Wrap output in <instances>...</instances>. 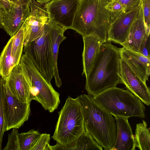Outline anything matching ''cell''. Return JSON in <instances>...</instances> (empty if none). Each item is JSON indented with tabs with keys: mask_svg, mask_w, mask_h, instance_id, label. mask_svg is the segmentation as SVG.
Listing matches in <instances>:
<instances>
[{
	"mask_svg": "<svg viewBox=\"0 0 150 150\" xmlns=\"http://www.w3.org/2000/svg\"><path fill=\"white\" fill-rule=\"evenodd\" d=\"M120 49L110 41L101 44L86 77L85 89L88 94L95 96L121 83Z\"/></svg>",
	"mask_w": 150,
	"mask_h": 150,
	"instance_id": "6da1fadb",
	"label": "cell"
},
{
	"mask_svg": "<svg viewBox=\"0 0 150 150\" xmlns=\"http://www.w3.org/2000/svg\"><path fill=\"white\" fill-rule=\"evenodd\" d=\"M82 106L84 130L105 150H112L117 137L115 120L112 115L89 94L77 96Z\"/></svg>",
	"mask_w": 150,
	"mask_h": 150,
	"instance_id": "7a4b0ae2",
	"label": "cell"
},
{
	"mask_svg": "<svg viewBox=\"0 0 150 150\" xmlns=\"http://www.w3.org/2000/svg\"><path fill=\"white\" fill-rule=\"evenodd\" d=\"M108 0H80L71 29L82 37L93 35L107 41L111 15L105 6Z\"/></svg>",
	"mask_w": 150,
	"mask_h": 150,
	"instance_id": "3957f363",
	"label": "cell"
},
{
	"mask_svg": "<svg viewBox=\"0 0 150 150\" xmlns=\"http://www.w3.org/2000/svg\"><path fill=\"white\" fill-rule=\"evenodd\" d=\"M93 97L114 117L128 118L133 117L141 118L146 117V108L144 103L128 90L116 86L112 87Z\"/></svg>",
	"mask_w": 150,
	"mask_h": 150,
	"instance_id": "277c9868",
	"label": "cell"
},
{
	"mask_svg": "<svg viewBox=\"0 0 150 150\" xmlns=\"http://www.w3.org/2000/svg\"><path fill=\"white\" fill-rule=\"evenodd\" d=\"M83 115L82 106L77 97L69 96L59 112L55 129L52 138L63 145L76 140L84 130Z\"/></svg>",
	"mask_w": 150,
	"mask_h": 150,
	"instance_id": "5b68a950",
	"label": "cell"
},
{
	"mask_svg": "<svg viewBox=\"0 0 150 150\" xmlns=\"http://www.w3.org/2000/svg\"><path fill=\"white\" fill-rule=\"evenodd\" d=\"M23 47L24 54L44 79L51 82L54 76V64L47 23L42 35Z\"/></svg>",
	"mask_w": 150,
	"mask_h": 150,
	"instance_id": "8992f818",
	"label": "cell"
},
{
	"mask_svg": "<svg viewBox=\"0 0 150 150\" xmlns=\"http://www.w3.org/2000/svg\"><path fill=\"white\" fill-rule=\"evenodd\" d=\"M19 62L24 75L31 82V86L35 87L38 91L35 100L45 110L53 112L60 103L59 93L54 89L51 82L42 76L26 55H22Z\"/></svg>",
	"mask_w": 150,
	"mask_h": 150,
	"instance_id": "52a82bcc",
	"label": "cell"
},
{
	"mask_svg": "<svg viewBox=\"0 0 150 150\" xmlns=\"http://www.w3.org/2000/svg\"><path fill=\"white\" fill-rule=\"evenodd\" d=\"M4 107L6 131L19 129L27 121L30 113V102L21 101L14 97L3 81Z\"/></svg>",
	"mask_w": 150,
	"mask_h": 150,
	"instance_id": "ba28073f",
	"label": "cell"
},
{
	"mask_svg": "<svg viewBox=\"0 0 150 150\" xmlns=\"http://www.w3.org/2000/svg\"><path fill=\"white\" fill-rule=\"evenodd\" d=\"M80 0H52L45 4L49 17L66 30L71 29Z\"/></svg>",
	"mask_w": 150,
	"mask_h": 150,
	"instance_id": "9c48e42d",
	"label": "cell"
},
{
	"mask_svg": "<svg viewBox=\"0 0 150 150\" xmlns=\"http://www.w3.org/2000/svg\"><path fill=\"white\" fill-rule=\"evenodd\" d=\"M30 12L23 25L24 46L38 38L43 33L49 17L45 8L35 0L31 1Z\"/></svg>",
	"mask_w": 150,
	"mask_h": 150,
	"instance_id": "30bf717a",
	"label": "cell"
},
{
	"mask_svg": "<svg viewBox=\"0 0 150 150\" xmlns=\"http://www.w3.org/2000/svg\"><path fill=\"white\" fill-rule=\"evenodd\" d=\"M141 3L136 7L122 13L111 21L108 34L107 41L121 45L125 42L131 27L137 18Z\"/></svg>",
	"mask_w": 150,
	"mask_h": 150,
	"instance_id": "8fae6325",
	"label": "cell"
},
{
	"mask_svg": "<svg viewBox=\"0 0 150 150\" xmlns=\"http://www.w3.org/2000/svg\"><path fill=\"white\" fill-rule=\"evenodd\" d=\"M120 78L121 83L137 97L146 105H150V89L121 58L120 62Z\"/></svg>",
	"mask_w": 150,
	"mask_h": 150,
	"instance_id": "7c38bea8",
	"label": "cell"
},
{
	"mask_svg": "<svg viewBox=\"0 0 150 150\" xmlns=\"http://www.w3.org/2000/svg\"><path fill=\"white\" fill-rule=\"evenodd\" d=\"M30 4H14L3 10V28L11 37L19 30L29 15Z\"/></svg>",
	"mask_w": 150,
	"mask_h": 150,
	"instance_id": "4fadbf2b",
	"label": "cell"
},
{
	"mask_svg": "<svg viewBox=\"0 0 150 150\" xmlns=\"http://www.w3.org/2000/svg\"><path fill=\"white\" fill-rule=\"evenodd\" d=\"M5 82L13 95L18 100L31 102V83L24 75L19 62L13 68Z\"/></svg>",
	"mask_w": 150,
	"mask_h": 150,
	"instance_id": "5bb4252c",
	"label": "cell"
},
{
	"mask_svg": "<svg viewBox=\"0 0 150 150\" xmlns=\"http://www.w3.org/2000/svg\"><path fill=\"white\" fill-rule=\"evenodd\" d=\"M121 58L145 83L150 75V58L123 47L120 48Z\"/></svg>",
	"mask_w": 150,
	"mask_h": 150,
	"instance_id": "9a60e30c",
	"label": "cell"
},
{
	"mask_svg": "<svg viewBox=\"0 0 150 150\" xmlns=\"http://www.w3.org/2000/svg\"><path fill=\"white\" fill-rule=\"evenodd\" d=\"M148 35L144 24L141 4L138 15L132 25L123 47L139 54L141 45Z\"/></svg>",
	"mask_w": 150,
	"mask_h": 150,
	"instance_id": "2e32d148",
	"label": "cell"
},
{
	"mask_svg": "<svg viewBox=\"0 0 150 150\" xmlns=\"http://www.w3.org/2000/svg\"><path fill=\"white\" fill-rule=\"evenodd\" d=\"M117 134L112 150H134L136 146L133 134L128 118L115 117Z\"/></svg>",
	"mask_w": 150,
	"mask_h": 150,
	"instance_id": "e0dca14e",
	"label": "cell"
},
{
	"mask_svg": "<svg viewBox=\"0 0 150 150\" xmlns=\"http://www.w3.org/2000/svg\"><path fill=\"white\" fill-rule=\"evenodd\" d=\"M47 27L51 40L52 52L54 64V76L56 86L60 87L62 81L59 77L57 66L59 47L61 43L66 39L64 35L66 30L49 18Z\"/></svg>",
	"mask_w": 150,
	"mask_h": 150,
	"instance_id": "ac0fdd59",
	"label": "cell"
},
{
	"mask_svg": "<svg viewBox=\"0 0 150 150\" xmlns=\"http://www.w3.org/2000/svg\"><path fill=\"white\" fill-rule=\"evenodd\" d=\"M83 49L82 53L83 71L82 75L88 76L101 44L103 43L93 35L82 37Z\"/></svg>",
	"mask_w": 150,
	"mask_h": 150,
	"instance_id": "d6986e66",
	"label": "cell"
},
{
	"mask_svg": "<svg viewBox=\"0 0 150 150\" xmlns=\"http://www.w3.org/2000/svg\"><path fill=\"white\" fill-rule=\"evenodd\" d=\"M67 150H103L93 137L84 130L79 137L65 146Z\"/></svg>",
	"mask_w": 150,
	"mask_h": 150,
	"instance_id": "ffe728a7",
	"label": "cell"
},
{
	"mask_svg": "<svg viewBox=\"0 0 150 150\" xmlns=\"http://www.w3.org/2000/svg\"><path fill=\"white\" fill-rule=\"evenodd\" d=\"M13 36L11 37L4 47L0 55V76L6 81L13 67L11 55L12 43Z\"/></svg>",
	"mask_w": 150,
	"mask_h": 150,
	"instance_id": "44dd1931",
	"label": "cell"
},
{
	"mask_svg": "<svg viewBox=\"0 0 150 150\" xmlns=\"http://www.w3.org/2000/svg\"><path fill=\"white\" fill-rule=\"evenodd\" d=\"M134 139L136 147L140 150H150V128L144 120L137 124Z\"/></svg>",
	"mask_w": 150,
	"mask_h": 150,
	"instance_id": "7402d4cb",
	"label": "cell"
},
{
	"mask_svg": "<svg viewBox=\"0 0 150 150\" xmlns=\"http://www.w3.org/2000/svg\"><path fill=\"white\" fill-rule=\"evenodd\" d=\"M24 42V33L23 25L18 32L13 36L11 49L13 67L19 63L23 50Z\"/></svg>",
	"mask_w": 150,
	"mask_h": 150,
	"instance_id": "603a6c76",
	"label": "cell"
},
{
	"mask_svg": "<svg viewBox=\"0 0 150 150\" xmlns=\"http://www.w3.org/2000/svg\"><path fill=\"white\" fill-rule=\"evenodd\" d=\"M41 134L38 131L33 129L27 132L19 133L21 150H31Z\"/></svg>",
	"mask_w": 150,
	"mask_h": 150,
	"instance_id": "cb8c5ba5",
	"label": "cell"
},
{
	"mask_svg": "<svg viewBox=\"0 0 150 150\" xmlns=\"http://www.w3.org/2000/svg\"><path fill=\"white\" fill-rule=\"evenodd\" d=\"M4 95L3 82L2 79H0V150L1 149L2 142L6 127L4 116Z\"/></svg>",
	"mask_w": 150,
	"mask_h": 150,
	"instance_id": "d4e9b609",
	"label": "cell"
},
{
	"mask_svg": "<svg viewBox=\"0 0 150 150\" xmlns=\"http://www.w3.org/2000/svg\"><path fill=\"white\" fill-rule=\"evenodd\" d=\"M19 133L17 129H13L11 132L8 134L7 144L3 150H21Z\"/></svg>",
	"mask_w": 150,
	"mask_h": 150,
	"instance_id": "484cf974",
	"label": "cell"
},
{
	"mask_svg": "<svg viewBox=\"0 0 150 150\" xmlns=\"http://www.w3.org/2000/svg\"><path fill=\"white\" fill-rule=\"evenodd\" d=\"M105 8L110 14L111 21L122 13L126 12L123 6L117 1H109Z\"/></svg>",
	"mask_w": 150,
	"mask_h": 150,
	"instance_id": "4316f807",
	"label": "cell"
},
{
	"mask_svg": "<svg viewBox=\"0 0 150 150\" xmlns=\"http://www.w3.org/2000/svg\"><path fill=\"white\" fill-rule=\"evenodd\" d=\"M50 139V134H41L31 150H52L49 144Z\"/></svg>",
	"mask_w": 150,
	"mask_h": 150,
	"instance_id": "83f0119b",
	"label": "cell"
},
{
	"mask_svg": "<svg viewBox=\"0 0 150 150\" xmlns=\"http://www.w3.org/2000/svg\"><path fill=\"white\" fill-rule=\"evenodd\" d=\"M144 22L147 34L150 35V0H141Z\"/></svg>",
	"mask_w": 150,
	"mask_h": 150,
	"instance_id": "f1b7e54d",
	"label": "cell"
},
{
	"mask_svg": "<svg viewBox=\"0 0 150 150\" xmlns=\"http://www.w3.org/2000/svg\"><path fill=\"white\" fill-rule=\"evenodd\" d=\"M117 1L120 3L126 12L139 5L141 0H109V1Z\"/></svg>",
	"mask_w": 150,
	"mask_h": 150,
	"instance_id": "f546056e",
	"label": "cell"
},
{
	"mask_svg": "<svg viewBox=\"0 0 150 150\" xmlns=\"http://www.w3.org/2000/svg\"><path fill=\"white\" fill-rule=\"evenodd\" d=\"M149 36H147L142 43L139 50V54L144 57L150 58Z\"/></svg>",
	"mask_w": 150,
	"mask_h": 150,
	"instance_id": "4dcf8cb0",
	"label": "cell"
},
{
	"mask_svg": "<svg viewBox=\"0 0 150 150\" xmlns=\"http://www.w3.org/2000/svg\"><path fill=\"white\" fill-rule=\"evenodd\" d=\"M0 2L2 6L3 10H4L8 8L11 5L15 4L9 0H0Z\"/></svg>",
	"mask_w": 150,
	"mask_h": 150,
	"instance_id": "1f68e13d",
	"label": "cell"
},
{
	"mask_svg": "<svg viewBox=\"0 0 150 150\" xmlns=\"http://www.w3.org/2000/svg\"><path fill=\"white\" fill-rule=\"evenodd\" d=\"M32 0H15L14 4H30Z\"/></svg>",
	"mask_w": 150,
	"mask_h": 150,
	"instance_id": "d6a6232c",
	"label": "cell"
},
{
	"mask_svg": "<svg viewBox=\"0 0 150 150\" xmlns=\"http://www.w3.org/2000/svg\"><path fill=\"white\" fill-rule=\"evenodd\" d=\"M3 10L2 8L0 7V28H3L2 24L3 20Z\"/></svg>",
	"mask_w": 150,
	"mask_h": 150,
	"instance_id": "836d02e7",
	"label": "cell"
},
{
	"mask_svg": "<svg viewBox=\"0 0 150 150\" xmlns=\"http://www.w3.org/2000/svg\"><path fill=\"white\" fill-rule=\"evenodd\" d=\"M37 2L41 5L45 4L52 0H35Z\"/></svg>",
	"mask_w": 150,
	"mask_h": 150,
	"instance_id": "e575fe53",
	"label": "cell"
},
{
	"mask_svg": "<svg viewBox=\"0 0 150 150\" xmlns=\"http://www.w3.org/2000/svg\"><path fill=\"white\" fill-rule=\"evenodd\" d=\"M0 7L2 8H2H3V7H2V5L0 2Z\"/></svg>",
	"mask_w": 150,
	"mask_h": 150,
	"instance_id": "d590c367",
	"label": "cell"
},
{
	"mask_svg": "<svg viewBox=\"0 0 150 150\" xmlns=\"http://www.w3.org/2000/svg\"><path fill=\"white\" fill-rule=\"evenodd\" d=\"M10 1H11V2L12 3H14V1L15 0H9Z\"/></svg>",
	"mask_w": 150,
	"mask_h": 150,
	"instance_id": "8d00e7d4",
	"label": "cell"
},
{
	"mask_svg": "<svg viewBox=\"0 0 150 150\" xmlns=\"http://www.w3.org/2000/svg\"><path fill=\"white\" fill-rule=\"evenodd\" d=\"M108 0V1H109V0Z\"/></svg>",
	"mask_w": 150,
	"mask_h": 150,
	"instance_id": "74e56055",
	"label": "cell"
}]
</instances>
